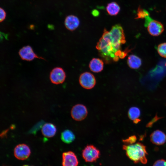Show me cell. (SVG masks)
<instances>
[{
	"mask_svg": "<svg viewBox=\"0 0 166 166\" xmlns=\"http://www.w3.org/2000/svg\"><path fill=\"white\" fill-rule=\"evenodd\" d=\"M148 31L151 35L156 36L161 34L164 29L163 25L160 22L152 19L145 26Z\"/></svg>",
	"mask_w": 166,
	"mask_h": 166,
	"instance_id": "cell-9",
	"label": "cell"
},
{
	"mask_svg": "<svg viewBox=\"0 0 166 166\" xmlns=\"http://www.w3.org/2000/svg\"><path fill=\"white\" fill-rule=\"evenodd\" d=\"M157 50L160 56L166 58V42L162 43L158 45Z\"/></svg>",
	"mask_w": 166,
	"mask_h": 166,
	"instance_id": "cell-20",
	"label": "cell"
},
{
	"mask_svg": "<svg viewBox=\"0 0 166 166\" xmlns=\"http://www.w3.org/2000/svg\"><path fill=\"white\" fill-rule=\"evenodd\" d=\"M150 139L152 142L156 145H162L166 141V135L162 131L156 130L152 133Z\"/></svg>",
	"mask_w": 166,
	"mask_h": 166,
	"instance_id": "cell-12",
	"label": "cell"
},
{
	"mask_svg": "<svg viewBox=\"0 0 166 166\" xmlns=\"http://www.w3.org/2000/svg\"><path fill=\"white\" fill-rule=\"evenodd\" d=\"M128 115L129 118L135 123H138L140 121V111L137 107H133L130 108L128 111Z\"/></svg>",
	"mask_w": 166,
	"mask_h": 166,
	"instance_id": "cell-17",
	"label": "cell"
},
{
	"mask_svg": "<svg viewBox=\"0 0 166 166\" xmlns=\"http://www.w3.org/2000/svg\"><path fill=\"white\" fill-rule=\"evenodd\" d=\"M80 24V21L76 16L72 15L68 16L65 20V25L69 30L73 31L76 29Z\"/></svg>",
	"mask_w": 166,
	"mask_h": 166,
	"instance_id": "cell-13",
	"label": "cell"
},
{
	"mask_svg": "<svg viewBox=\"0 0 166 166\" xmlns=\"http://www.w3.org/2000/svg\"><path fill=\"white\" fill-rule=\"evenodd\" d=\"M123 148L128 157L134 162L146 164L147 161V153L145 146L140 143L124 145Z\"/></svg>",
	"mask_w": 166,
	"mask_h": 166,
	"instance_id": "cell-2",
	"label": "cell"
},
{
	"mask_svg": "<svg viewBox=\"0 0 166 166\" xmlns=\"http://www.w3.org/2000/svg\"><path fill=\"white\" fill-rule=\"evenodd\" d=\"M106 10L108 14L111 16L117 15L120 10V8L118 4L115 2L108 3L106 7Z\"/></svg>",
	"mask_w": 166,
	"mask_h": 166,
	"instance_id": "cell-19",
	"label": "cell"
},
{
	"mask_svg": "<svg viewBox=\"0 0 166 166\" xmlns=\"http://www.w3.org/2000/svg\"><path fill=\"white\" fill-rule=\"evenodd\" d=\"M19 54L22 59L26 61H31L37 58L44 59L35 53L30 45L25 46L21 48L19 51Z\"/></svg>",
	"mask_w": 166,
	"mask_h": 166,
	"instance_id": "cell-10",
	"label": "cell"
},
{
	"mask_svg": "<svg viewBox=\"0 0 166 166\" xmlns=\"http://www.w3.org/2000/svg\"><path fill=\"white\" fill-rule=\"evenodd\" d=\"M153 166H166V161L164 160H159L156 161Z\"/></svg>",
	"mask_w": 166,
	"mask_h": 166,
	"instance_id": "cell-23",
	"label": "cell"
},
{
	"mask_svg": "<svg viewBox=\"0 0 166 166\" xmlns=\"http://www.w3.org/2000/svg\"><path fill=\"white\" fill-rule=\"evenodd\" d=\"M100 56L106 63L117 61L120 58H123L127 55L126 50L118 52L113 45L109 32L104 30L101 37L96 46Z\"/></svg>",
	"mask_w": 166,
	"mask_h": 166,
	"instance_id": "cell-1",
	"label": "cell"
},
{
	"mask_svg": "<svg viewBox=\"0 0 166 166\" xmlns=\"http://www.w3.org/2000/svg\"><path fill=\"white\" fill-rule=\"evenodd\" d=\"M139 10L138 14V17L140 18H145L148 16V13L147 11L144 10H143L141 9Z\"/></svg>",
	"mask_w": 166,
	"mask_h": 166,
	"instance_id": "cell-22",
	"label": "cell"
},
{
	"mask_svg": "<svg viewBox=\"0 0 166 166\" xmlns=\"http://www.w3.org/2000/svg\"><path fill=\"white\" fill-rule=\"evenodd\" d=\"M66 77L65 73L64 70L60 67L53 69L49 75V78L51 82L55 84L63 83Z\"/></svg>",
	"mask_w": 166,
	"mask_h": 166,
	"instance_id": "cell-7",
	"label": "cell"
},
{
	"mask_svg": "<svg viewBox=\"0 0 166 166\" xmlns=\"http://www.w3.org/2000/svg\"><path fill=\"white\" fill-rule=\"evenodd\" d=\"M91 71L95 73L101 72L103 69V61L98 58H93L90 61L89 65Z\"/></svg>",
	"mask_w": 166,
	"mask_h": 166,
	"instance_id": "cell-15",
	"label": "cell"
},
{
	"mask_svg": "<svg viewBox=\"0 0 166 166\" xmlns=\"http://www.w3.org/2000/svg\"><path fill=\"white\" fill-rule=\"evenodd\" d=\"M23 166H29L28 165H23Z\"/></svg>",
	"mask_w": 166,
	"mask_h": 166,
	"instance_id": "cell-25",
	"label": "cell"
},
{
	"mask_svg": "<svg viewBox=\"0 0 166 166\" xmlns=\"http://www.w3.org/2000/svg\"><path fill=\"white\" fill-rule=\"evenodd\" d=\"M79 82L80 85L83 88L90 89L95 85L96 80L93 74L89 72H85L80 75Z\"/></svg>",
	"mask_w": 166,
	"mask_h": 166,
	"instance_id": "cell-5",
	"label": "cell"
},
{
	"mask_svg": "<svg viewBox=\"0 0 166 166\" xmlns=\"http://www.w3.org/2000/svg\"><path fill=\"white\" fill-rule=\"evenodd\" d=\"M136 139L135 136H132L128 138L123 140V141L127 144H130L135 143Z\"/></svg>",
	"mask_w": 166,
	"mask_h": 166,
	"instance_id": "cell-21",
	"label": "cell"
},
{
	"mask_svg": "<svg viewBox=\"0 0 166 166\" xmlns=\"http://www.w3.org/2000/svg\"><path fill=\"white\" fill-rule=\"evenodd\" d=\"M62 166H77L78 161L73 152L71 151L64 152L62 155Z\"/></svg>",
	"mask_w": 166,
	"mask_h": 166,
	"instance_id": "cell-11",
	"label": "cell"
},
{
	"mask_svg": "<svg viewBox=\"0 0 166 166\" xmlns=\"http://www.w3.org/2000/svg\"><path fill=\"white\" fill-rule=\"evenodd\" d=\"M0 21L1 22L3 21L5 19L6 14L4 10L1 7L0 9Z\"/></svg>",
	"mask_w": 166,
	"mask_h": 166,
	"instance_id": "cell-24",
	"label": "cell"
},
{
	"mask_svg": "<svg viewBox=\"0 0 166 166\" xmlns=\"http://www.w3.org/2000/svg\"><path fill=\"white\" fill-rule=\"evenodd\" d=\"M100 155L99 150L93 145H88L83 150L82 156L86 162L96 161Z\"/></svg>",
	"mask_w": 166,
	"mask_h": 166,
	"instance_id": "cell-4",
	"label": "cell"
},
{
	"mask_svg": "<svg viewBox=\"0 0 166 166\" xmlns=\"http://www.w3.org/2000/svg\"><path fill=\"white\" fill-rule=\"evenodd\" d=\"M61 138L62 141L64 143L69 144L74 140L75 137L72 131L67 129L62 132Z\"/></svg>",
	"mask_w": 166,
	"mask_h": 166,
	"instance_id": "cell-18",
	"label": "cell"
},
{
	"mask_svg": "<svg viewBox=\"0 0 166 166\" xmlns=\"http://www.w3.org/2000/svg\"><path fill=\"white\" fill-rule=\"evenodd\" d=\"M88 114L87 109L84 105L78 104L72 108L71 114L72 118L76 121H81L85 119Z\"/></svg>",
	"mask_w": 166,
	"mask_h": 166,
	"instance_id": "cell-6",
	"label": "cell"
},
{
	"mask_svg": "<svg viewBox=\"0 0 166 166\" xmlns=\"http://www.w3.org/2000/svg\"><path fill=\"white\" fill-rule=\"evenodd\" d=\"M127 62L128 66L132 69H138L142 64L141 59L134 54H131L128 56Z\"/></svg>",
	"mask_w": 166,
	"mask_h": 166,
	"instance_id": "cell-16",
	"label": "cell"
},
{
	"mask_svg": "<svg viewBox=\"0 0 166 166\" xmlns=\"http://www.w3.org/2000/svg\"><path fill=\"white\" fill-rule=\"evenodd\" d=\"M30 153L31 151L29 147L24 144L17 145L14 150V156L19 160L26 159L30 156Z\"/></svg>",
	"mask_w": 166,
	"mask_h": 166,
	"instance_id": "cell-8",
	"label": "cell"
},
{
	"mask_svg": "<svg viewBox=\"0 0 166 166\" xmlns=\"http://www.w3.org/2000/svg\"><path fill=\"white\" fill-rule=\"evenodd\" d=\"M57 129L56 126L51 123H46L42 126V135L47 138L53 136L56 133Z\"/></svg>",
	"mask_w": 166,
	"mask_h": 166,
	"instance_id": "cell-14",
	"label": "cell"
},
{
	"mask_svg": "<svg viewBox=\"0 0 166 166\" xmlns=\"http://www.w3.org/2000/svg\"><path fill=\"white\" fill-rule=\"evenodd\" d=\"M111 41L115 49L118 52L121 51V45L126 42L123 29L120 24L113 26L109 31Z\"/></svg>",
	"mask_w": 166,
	"mask_h": 166,
	"instance_id": "cell-3",
	"label": "cell"
}]
</instances>
